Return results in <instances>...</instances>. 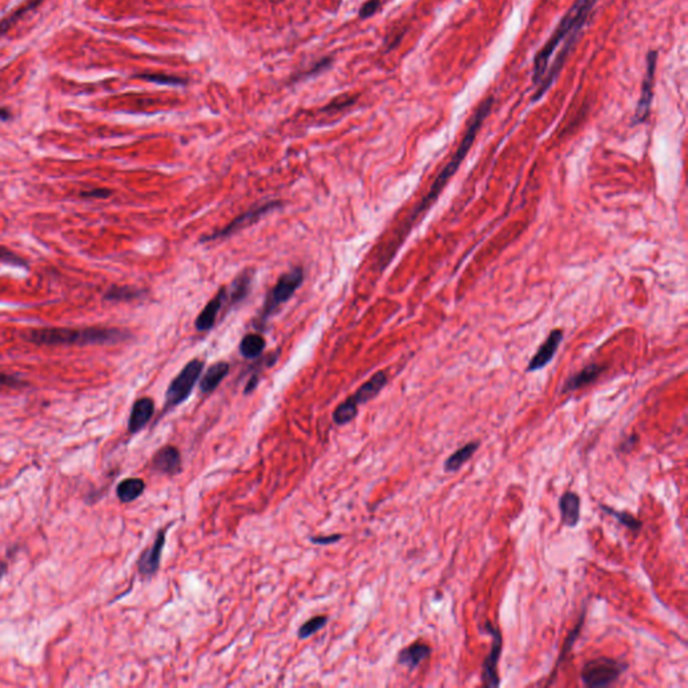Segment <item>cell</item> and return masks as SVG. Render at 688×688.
Listing matches in <instances>:
<instances>
[{
    "label": "cell",
    "mask_w": 688,
    "mask_h": 688,
    "mask_svg": "<svg viewBox=\"0 0 688 688\" xmlns=\"http://www.w3.org/2000/svg\"><path fill=\"white\" fill-rule=\"evenodd\" d=\"M493 103H495V98L490 96L487 97L486 100H483L480 103V106L476 108L475 113L471 117L469 123H468L467 129L464 132V136L463 139L460 141L457 150H456L453 156L451 158V160L448 163L445 164L441 173L438 175L436 176L434 182H433L432 186H431V190L428 191V194L421 199L419 202V205L413 209V211L410 212V215L408 217V220L404 223V230L399 232V244L405 240V237L408 235L410 229L414 226V223L417 222L419 218H421L426 211L429 210L433 206V203L438 199V195L443 192L445 186L449 183V180L453 178L460 164L464 162V159L467 158L468 152L472 148L473 143L478 138V130L483 127L484 121L487 120V117L490 116L491 111H492V106H493Z\"/></svg>",
    "instance_id": "cell-1"
},
{
    "label": "cell",
    "mask_w": 688,
    "mask_h": 688,
    "mask_svg": "<svg viewBox=\"0 0 688 688\" xmlns=\"http://www.w3.org/2000/svg\"><path fill=\"white\" fill-rule=\"evenodd\" d=\"M24 340L36 346H103L116 344L130 337L128 331L106 327H86V328H63V327H45L34 328L24 332Z\"/></svg>",
    "instance_id": "cell-2"
},
{
    "label": "cell",
    "mask_w": 688,
    "mask_h": 688,
    "mask_svg": "<svg viewBox=\"0 0 688 688\" xmlns=\"http://www.w3.org/2000/svg\"><path fill=\"white\" fill-rule=\"evenodd\" d=\"M595 3L597 0H577L562 16L560 24L548 38L545 46L538 50L534 57V68H533L534 88H537L539 82L545 77L548 71V62L557 53L558 47L562 46L563 42L574 33H580V31L582 33L589 18L592 16V12L595 10Z\"/></svg>",
    "instance_id": "cell-3"
},
{
    "label": "cell",
    "mask_w": 688,
    "mask_h": 688,
    "mask_svg": "<svg viewBox=\"0 0 688 688\" xmlns=\"http://www.w3.org/2000/svg\"><path fill=\"white\" fill-rule=\"evenodd\" d=\"M627 669L628 664L625 662L600 656L583 664L581 680L586 687H607L616 683Z\"/></svg>",
    "instance_id": "cell-4"
},
{
    "label": "cell",
    "mask_w": 688,
    "mask_h": 688,
    "mask_svg": "<svg viewBox=\"0 0 688 688\" xmlns=\"http://www.w3.org/2000/svg\"><path fill=\"white\" fill-rule=\"evenodd\" d=\"M203 367H205V363L200 359H192L191 362L187 363L167 389L165 404H164L165 410L179 406L191 396L194 387L198 384L199 376L203 371Z\"/></svg>",
    "instance_id": "cell-5"
},
{
    "label": "cell",
    "mask_w": 688,
    "mask_h": 688,
    "mask_svg": "<svg viewBox=\"0 0 688 688\" xmlns=\"http://www.w3.org/2000/svg\"><path fill=\"white\" fill-rule=\"evenodd\" d=\"M304 281L303 269L300 267L292 269L291 272L282 274L280 280L273 287V289L269 292L267 302L262 307V312L260 315V320L265 322L269 316L272 315L281 304L287 303L293 293L299 289Z\"/></svg>",
    "instance_id": "cell-6"
},
{
    "label": "cell",
    "mask_w": 688,
    "mask_h": 688,
    "mask_svg": "<svg viewBox=\"0 0 688 688\" xmlns=\"http://www.w3.org/2000/svg\"><path fill=\"white\" fill-rule=\"evenodd\" d=\"M483 630L488 633L492 639L491 642V650L488 656L484 659L481 665V680L486 687H499L500 686V677H499V660L502 656L503 651V636L502 632L498 630L490 621H487L483 627Z\"/></svg>",
    "instance_id": "cell-7"
},
{
    "label": "cell",
    "mask_w": 688,
    "mask_h": 688,
    "mask_svg": "<svg viewBox=\"0 0 688 688\" xmlns=\"http://www.w3.org/2000/svg\"><path fill=\"white\" fill-rule=\"evenodd\" d=\"M657 58H659V54H657L656 50H651L647 56V68H645V74H644V78H642V92H640V98L637 101L636 112H635V123L636 124L644 123L648 118L650 112H651Z\"/></svg>",
    "instance_id": "cell-8"
},
{
    "label": "cell",
    "mask_w": 688,
    "mask_h": 688,
    "mask_svg": "<svg viewBox=\"0 0 688 688\" xmlns=\"http://www.w3.org/2000/svg\"><path fill=\"white\" fill-rule=\"evenodd\" d=\"M280 205V202H269V203H265V205H262V206H260V207H255V209H252V210L246 211L242 215L237 217L234 221L230 222L227 226H225L220 232L211 234L209 237L202 238V241H214V240H217V238H223V237L232 235V234L235 233V232H240L241 229H244L246 226H250V225L256 223L262 215H265L269 211L279 207Z\"/></svg>",
    "instance_id": "cell-9"
},
{
    "label": "cell",
    "mask_w": 688,
    "mask_h": 688,
    "mask_svg": "<svg viewBox=\"0 0 688 688\" xmlns=\"http://www.w3.org/2000/svg\"><path fill=\"white\" fill-rule=\"evenodd\" d=\"M167 531H168V527L160 528L151 546L143 551L138 562V569L143 577H152L159 570L163 548L167 540Z\"/></svg>",
    "instance_id": "cell-10"
},
{
    "label": "cell",
    "mask_w": 688,
    "mask_h": 688,
    "mask_svg": "<svg viewBox=\"0 0 688 688\" xmlns=\"http://www.w3.org/2000/svg\"><path fill=\"white\" fill-rule=\"evenodd\" d=\"M562 340H563V329L554 328L548 334L546 340L539 346V349L534 354V356L531 358V361L527 366V371L534 373V371H539V370L545 369L557 355Z\"/></svg>",
    "instance_id": "cell-11"
},
{
    "label": "cell",
    "mask_w": 688,
    "mask_h": 688,
    "mask_svg": "<svg viewBox=\"0 0 688 688\" xmlns=\"http://www.w3.org/2000/svg\"><path fill=\"white\" fill-rule=\"evenodd\" d=\"M151 467L153 471L175 476L182 471V455L179 449L174 445H164L153 457H152Z\"/></svg>",
    "instance_id": "cell-12"
},
{
    "label": "cell",
    "mask_w": 688,
    "mask_h": 688,
    "mask_svg": "<svg viewBox=\"0 0 688 688\" xmlns=\"http://www.w3.org/2000/svg\"><path fill=\"white\" fill-rule=\"evenodd\" d=\"M558 508L560 523L570 528L577 527L581 520V498L574 491H566L560 498Z\"/></svg>",
    "instance_id": "cell-13"
},
{
    "label": "cell",
    "mask_w": 688,
    "mask_h": 688,
    "mask_svg": "<svg viewBox=\"0 0 688 688\" xmlns=\"http://www.w3.org/2000/svg\"><path fill=\"white\" fill-rule=\"evenodd\" d=\"M155 413V402L152 398H139L130 410V416L128 421V431L132 434L143 431L147 423L151 421Z\"/></svg>",
    "instance_id": "cell-14"
},
{
    "label": "cell",
    "mask_w": 688,
    "mask_h": 688,
    "mask_svg": "<svg viewBox=\"0 0 688 688\" xmlns=\"http://www.w3.org/2000/svg\"><path fill=\"white\" fill-rule=\"evenodd\" d=\"M432 654V648L426 642H416L410 644L398 653V664L406 667L409 671H414Z\"/></svg>",
    "instance_id": "cell-15"
},
{
    "label": "cell",
    "mask_w": 688,
    "mask_h": 688,
    "mask_svg": "<svg viewBox=\"0 0 688 688\" xmlns=\"http://www.w3.org/2000/svg\"><path fill=\"white\" fill-rule=\"evenodd\" d=\"M604 370H605V367L601 366V364H595V363L587 364L586 367H583L581 371L574 374L565 382L562 393L563 394L573 393V391L581 390L586 386L595 384V381L600 378V375L604 373Z\"/></svg>",
    "instance_id": "cell-16"
},
{
    "label": "cell",
    "mask_w": 688,
    "mask_h": 688,
    "mask_svg": "<svg viewBox=\"0 0 688 688\" xmlns=\"http://www.w3.org/2000/svg\"><path fill=\"white\" fill-rule=\"evenodd\" d=\"M226 297H227L226 288H221L214 296V299H211L210 302L206 304V307L203 308V311L199 314L195 320V328L198 331H209L214 327Z\"/></svg>",
    "instance_id": "cell-17"
},
{
    "label": "cell",
    "mask_w": 688,
    "mask_h": 688,
    "mask_svg": "<svg viewBox=\"0 0 688 688\" xmlns=\"http://www.w3.org/2000/svg\"><path fill=\"white\" fill-rule=\"evenodd\" d=\"M386 385H387V375H386L385 371H378V373L374 374L367 382H364L355 391V394L351 396V397L355 401V404L358 406L364 405L369 401H371L373 398L376 397L384 390Z\"/></svg>",
    "instance_id": "cell-18"
},
{
    "label": "cell",
    "mask_w": 688,
    "mask_h": 688,
    "mask_svg": "<svg viewBox=\"0 0 688 688\" xmlns=\"http://www.w3.org/2000/svg\"><path fill=\"white\" fill-rule=\"evenodd\" d=\"M229 371H230V366L227 362H217L211 364L200 379V384H199L200 391L203 394L212 393L218 386L221 385L222 381L227 376Z\"/></svg>",
    "instance_id": "cell-19"
},
{
    "label": "cell",
    "mask_w": 688,
    "mask_h": 688,
    "mask_svg": "<svg viewBox=\"0 0 688 688\" xmlns=\"http://www.w3.org/2000/svg\"><path fill=\"white\" fill-rule=\"evenodd\" d=\"M478 448H480L478 441H471V443L463 445L461 448H458L456 451L455 453H452L445 460L443 471L446 473H456L473 457V455L478 452Z\"/></svg>",
    "instance_id": "cell-20"
},
{
    "label": "cell",
    "mask_w": 688,
    "mask_h": 688,
    "mask_svg": "<svg viewBox=\"0 0 688 688\" xmlns=\"http://www.w3.org/2000/svg\"><path fill=\"white\" fill-rule=\"evenodd\" d=\"M145 491V483L143 478H129L120 481L117 486L116 495L121 503H132L139 499Z\"/></svg>",
    "instance_id": "cell-21"
},
{
    "label": "cell",
    "mask_w": 688,
    "mask_h": 688,
    "mask_svg": "<svg viewBox=\"0 0 688 688\" xmlns=\"http://www.w3.org/2000/svg\"><path fill=\"white\" fill-rule=\"evenodd\" d=\"M600 508H601V511L607 513L610 518L616 519L620 525L628 528L630 533L637 534L639 531H642V522L640 519H637L633 513H628V511H618V510L609 507L607 504H600Z\"/></svg>",
    "instance_id": "cell-22"
},
{
    "label": "cell",
    "mask_w": 688,
    "mask_h": 688,
    "mask_svg": "<svg viewBox=\"0 0 688 688\" xmlns=\"http://www.w3.org/2000/svg\"><path fill=\"white\" fill-rule=\"evenodd\" d=\"M45 0H27L24 3V6H21L19 9H16L15 11H12L9 16H6L4 19L0 21V36H4L12 26L18 24L22 18H24L27 14L33 10H36V7L39 4H42Z\"/></svg>",
    "instance_id": "cell-23"
},
{
    "label": "cell",
    "mask_w": 688,
    "mask_h": 688,
    "mask_svg": "<svg viewBox=\"0 0 688 688\" xmlns=\"http://www.w3.org/2000/svg\"><path fill=\"white\" fill-rule=\"evenodd\" d=\"M265 339L257 334H249L240 343V352L246 359H256L265 349Z\"/></svg>",
    "instance_id": "cell-24"
},
{
    "label": "cell",
    "mask_w": 688,
    "mask_h": 688,
    "mask_svg": "<svg viewBox=\"0 0 688 688\" xmlns=\"http://www.w3.org/2000/svg\"><path fill=\"white\" fill-rule=\"evenodd\" d=\"M144 292L129 285H113L104 294V299L108 302H115V303H123V302H132L136 299H140Z\"/></svg>",
    "instance_id": "cell-25"
},
{
    "label": "cell",
    "mask_w": 688,
    "mask_h": 688,
    "mask_svg": "<svg viewBox=\"0 0 688 688\" xmlns=\"http://www.w3.org/2000/svg\"><path fill=\"white\" fill-rule=\"evenodd\" d=\"M356 416H358V405L355 404L352 397H349L347 399H344L342 404H339L337 409L334 410L332 420L339 426H343V425L350 423L351 421L354 420Z\"/></svg>",
    "instance_id": "cell-26"
},
{
    "label": "cell",
    "mask_w": 688,
    "mask_h": 688,
    "mask_svg": "<svg viewBox=\"0 0 688 688\" xmlns=\"http://www.w3.org/2000/svg\"><path fill=\"white\" fill-rule=\"evenodd\" d=\"M250 285H252V273L250 272L240 273V276L232 282L230 294H227L232 299V304L242 302L250 291Z\"/></svg>",
    "instance_id": "cell-27"
},
{
    "label": "cell",
    "mask_w": 688,
    "mask_h": 688,
    "mask_svg": "<svg viewBox=\"0 0 688 688\" xmlns=\"http://www.w3.org/2000/svg\"><path fill=\"white\" fill-rule=\"evenodd\" d=\"M585 617H586V613H585V610H583L582 616H581V618H580V621H578V622H577V625L573 628L572 632L568 635L566 640H565L563 645H562V651H560L558 662H557V664H555V669H554V672L558 669V667H560V663H562V662H563V660L568 657V654H569V652L572 651L573 644H574V642H575V640L580 637L581 630H582Z\"/></svg>",
    "instance_id": "cell-28"
},
{
    "label": "cell",
    "mask_w": 688,
    "mask_h": 688,
    "mask_svg": "<svg viewBox=\"0 0 688 688\" xmlns=\"http://www.w3.org/2000/svg\"><path fill=\"white\" fill-rule=\"evenodd\" d=\"M327 622H328V617H327V616H315V617L309 618V620L305 621L303 625L297 630L299 639H300V640L309 639L311 636H314L319 630H323V628L326 627Z\"/></svg>",
    "instance_id": "cell-29"
},
{
    "label": "cell",
    "mask_w": 688,
    "mask_h": 688,
    "mask_svg": "<svg viewBox=\"0 0 688 688\" xmlns=\"http://www.w3.org/2000/svg\"><path fill=\"white\" fill-rule=\"evenodd\" d=\"M136 78H140V80H144V81L153 82V83H159V85H170V86H185L186 85V80L183 78H179V77H175V76H165V74H138Z\"/></svg>",
    "instance_id": "cell-30"
},
{
    "label": "cell",
    "mask_w": 688,
    "mask_h": 688,
    "mask_svg": "<svg viewBox=\"0 0 688 688\" xmlns=\"http://www.w3.org/2000/svg\"><path fill=\"white\" fill-rule=\"evenodd\" d=\"M0 261H1V262L11 264V265H16V267L29 268V264H27V261L24 260V257L16 255L15 252H12L10 249H7V247L1 245H0Z\"/></svg>",
    "instance_id": "cell-31"
},
{
    "label": "cell",
    "mask_w": 688,
    "mask_h": 688,
    "mask_svg": "<svg viewBox=\"0 0 688 688\" xmlns=\"http://www.w3.org/2000/svg\"><path fill=\"white\" fill-rule=\"evenodd\" d=\"M379 7H381V0H367L359 10V16L362 19H367L373 16L374 14L379 10Z\"/></svg>",
    "instance_id": "cell-32"
},
{
    "label": "cell",
    "mask_w": 688,
    "mask_h": 688,
    "mask_svg": "<svg viewBox=\"0 0 688 688\" xmlns=\"http://www.w3.org/2000/svg\"><path fill=\"white\" fill-rule=\"evenodd\" d=\"M637 443H639V436L636 433H632L620 443L617 448L618 452L620 453H630L635 449Z\"/></svg>",
    "instance_id": "cell-33"
},
{
    "label": "cell",
    "mask_w": 688,
    "mask_h": 688,
    "mask_svg": "<svg viewBox=\"0 0 688 688\" xmlns=\"http://www.w3.org/2000/svg\"><path fill=\"white\" fill-rule=\"evenodd\" d=\"M112 190L109 188H93V190H86V191H82L81 195L82 198L86 199H106L109 198L112 195Z\"/></svg>",
    "instance_id": "cell-34"
},
{
    "label": "cell",
    "mask_w": 688,
    "mask_h": 688,
    "mask_svg": "<svg viewBox=\"0 0 688 688\" xmlns=\"http://www.w3.org/2000/svg\"><path fill=\"white\" fill-rule=\"evenodd\" d=\"M26 385L24 381L18 376L9 375V374L0 373V386H7V387H22Z\"/></svg>",
    "instance_id": "cell-35"
},
{
    "label": "cell",
    "mask_w": 688,
    "mask_h": 688,
    "mask_svg": "<svg viewBox=\"0 0 688 688\" xmlns=\"http://www.w3.org/2000/svg\"><path fill=\"white\" fill-rule=\"evenodd\" d=\"M342 538H343V535H339V534H334V535H326V537H312L311 538V542H312L314 545L327 546V545L337 543V542H339Z\"/></svg>",
    "instance_id": "cell-36"
},
{
    "label": "cell",
    "mask_w": 688,
    "mask_h": 688,
    "mask_svg": "<svg viewBox=\"0 0 688 688\" xmlns=\"http://www.w3.org/2000/svg\"><path fill=\"white\" fill-rule=\"evenodd\" d=\"M352 103H355V98H352V100H347V101H344V103H342V101H339V100H335V101H334L331 106H326L323 111L329 112V111H332V109H342V108H346V106H351Z\"/></svg>",
    "instance_id": "cell-37"
},
{
    "label": "cell",
    "mask_w": 688,
    "mask_h": 688,
    "mask_svg": "<svg viewBox=\"0 0 688 688\" xmlns=\"http://www.w3.org/2000/svg\"><path fill=\"white\" fill-rule=\"evenodd\" d=\"M257 385H258V376L255 375V376H252V378H250V381H249V382H247V385H246L245 394H250V393H252V391L256 389Z\"/></svg>",
    "instance_id": "cell-38"
},
{
    "label": "cell",
    "mask_w": 688,
    "mask_h": 688,
    "mask_svg": "<svg viewBox=\"0 0 688 688\" xmlns=\"http://www.w3.org/2000/svg\"><path fill=\"white\" fill-rule=\"evenodd\" d=\"M10 117H11V113L7 109L0 108V120H9Z\"/></svg>",
    "instance_id": "cell-39"
},
{
    "label": "cell",
    "mask_w": 688,
    "mask_h": 688,
    "mask_svg": "<svg viewBox=\"0 0 688 688\" xmlns=\"http://www.w3.org/2000/svg\"><path fill=\"white\" fill-rule=\"evenodd\" d=\"M6 573H7V565L3 560H0V580L6 575Z\"/></svg>",
    "instance_id": "cell-40"
}]
</instances>
